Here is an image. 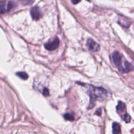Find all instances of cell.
<instances>
[{
    "label": "cell",
    "mask_w": 134,
    "mask_h": 134,
    "mask_svg": "<svg viewBox=\"0 0 134 134\" xmlns=\"http://www.w3.org/2000/svg\"><path fill=\"white\" fill-rule=\"evenodd\" d=\"M124 119L125 120V121L127 123H128L130 122V119H131V117L127 113H125L124 115Z\"/></svg>",
    "instance_id": "cell-13"
},
{
    "label": "cell",
    "mask_w": 134,
    "mask_h": 134,
    "mask_svg": "<svg viewBox=\"0 0 134 134\" xmlns=\"http://www.w3.org/2000/svg\"><path fill=\"white\" fill-rule=\"evenodd\" d=\"M16 75L23 80H27L28 78V74L25 72H18L16 73Z\"/></svg>",
    "instance_id": "cell-11"
},
{
    "label": "cell",
    "mask_w": 134,
    "mask_h": 134,
    "mask_svg": "<svg viewBox=\"0 0 134 134\" xmlns=\"http://www.w3.org/2000/svg\"><path fill=\"white\" fill-rule=\"evenodd\" d=\"M124 64V73H127L133 70L132 65L130 63H129L128 61H127V60H125Z\"/></svg>",
    "instance_id": "cell-9"
},
{
    "label": "cell",
    "mask_w": 134,
    "mask_h": 134,
    "mask_svg": "<svg viewBox=\"0 0 134 134\" xmlns=\"http://www.w3.org/2000/svg\"><path fill=\"white\" fill-rule=\"evenodd\" d=\"M117 111L118 113H122L126 110V106L124 103L119 101L117 106H116Z\"/></svg>",
    "instance_id": "cell-8"
},
{
    "label": "cell",
    "mask_w": 134,
    "mask_h": 134,
    "mask_svg": "<svg viewBox=\"0 0 134 134\" xmlns=\"http://www.w3.org/2000/svg\"><path fill=\"white\" fill-rule=\"evenodd\" d=\"M88 91V95L90 96L88 109L93 108L95 105L96 99H104L107 96V92L102 87H97L91 86Z\"/></svg>",
    "instance_id": "cell-1"
},
{
    "label": "cell",
    "mask_w": 134,
    "mask_h": 134,
    "mask_svg": "<svg viewBox=\"0 0 134 134\" xmlns=\"http://www.w3.org/2000/svg\"><path fill=\"white\" fill-rule=\"evenodd\" d=\"M87 46L88 49L94 52L98 51L100 49V46L99 45V44L96 43L92 39H88L87 40Z\"/></svg>",
    "instance_id": "cell-5"
},
{
    "label": "cell",
    "mask_w": 134,
    "mask_h": 134,
    "mask_svg": "<svg viewBox=\"0 0 134 134\" xmlns=\"http://www.w3.org/2000/svg\"><path fill=\"white\" fill-rule=\"evenodd\" d=\"M112 131L113 134H121L120 125L117 122H113L112 124Z\"/></svg>",
    "instance_id": "cell-7"
},
{
    "label": "cell",
    "mask_w": 134,
    "mask_h": 134,
    "mask_svg": "<svg viewBox=\"0 0 134 134\" xmlns=\"http://www.w3.org/2000/svg\"><path fill=\"white\" fill-rule=\"evenodd\" d=\"M7 2L6 1H0V14H3L8 12L7 8Z\"/></svg>",
    "instance_id": "cell-10"
},
{
    "label": "cell",
    "mask_w": 134,
    "mask_h": 134,
    "mask_svg": "<svg viewBox=\"0 0 134 134\" xmlns=\"http://www.w3.org/2000/svg\"><path fill=\"white\" fill-rule=\"evenodd\" d=\"M118 22L120 26L124 27H128L131 24V21L130 19L123 16H120L119 17Z\"/></svg>",
    "instance_id": "cell-6"
},
{
    "label": "cell",
    "mask_w": 134,
    "mask_h": 134,
    "mask_svg": "<svg viewBox=\"0 0 134 134\" xmlns=\"http://www.w3.org/2000/svg\"><path fill=\"white\" fill-rule=\"evenodd\" d=\"M30 15L34 20H38L42 15V13L40 8L37 6L32 7L30 10Z\"/></svg>",
    "instance_id": "cell-4"
},
{
    "label": "cell",
    "mask_w": 134,
    "mask_h": 134,
    "mask_svg": "<svg viewBox=\"0 0 134 134\" xmlns=\"http://www.w3.org/2000/svg\"><path fill=\"white\" fill-rule=\"evenodd\" d=\"M64 118L68 120H70V121H72L74 120V116L70 113H66L64 115Z\"/></svg>",
    "instance_id": "cell-12"
},
{
    "label": "cell",
    "mask_w": 134,
    "mask_h": 134,
    "mask_svg": "<svg viewBox=\"0 0 134 134\" xmlns=\"http://www.w3.org/2000/svg\"><path fill=\"white\" fill-rule=\"evenodd\" d=\"M102 114V109L100 108H98L95 112L94 114L95 115H96L97 116H100Z\"/></svg>",
    "instance_id": "cell-15"
},
{
    "label": "cell",
    "mask_w": 134,
    "mask_h": 134,
    "mask_svg": "<svg viewBox=\"0 0 134 134\" xmlns=\"http://www.w3.org/2000/svg\"><path fill=\"white\" fill-rule=\"evenodd\" d=\"M113 58V61L115 65L118 68V70L121 72H123L124 71V67L122 66V55L118 52V51H115L113 52L112 55Z\"/></svg>",
    "instance_id": "cell-2"
},
{
    "label": "cell",
    "mask_w": 134,
    "mask_h": 134,
    "mask_svg": "<svg viewBox=\"0 0 134 134\" xmlns=\"http://www.w3.org/2000/svg\"><path fill=\"white\" fill-rule=\"evenodd\" d=\"M42 94L45 96H48L49 95V91L47 88H44L42 91Z\"/></svg>",
    "instance_id": "cell-14"
},
{
    "label": "cell",
    "mask_w": 134,
    "mask_h": 134,
    "mask_svg": "<svg viewBox=\"0 0 134 134\" xmlns=\"http://www.w3.org/2000/svg\"><path fill=\"white\" fill-rule=\"evenodd\" d=\"M59 44V39L57 37L50 39L46 43L44 44L45 49L49 51H53L58 48Z\"/></svg>",
    "instance_id": "cell-3"
},
{
    "label": "cell",
    "mask_w": 134,
    "mask_h": 134,
    "mask_svg": "<svg viewBox=\"0 0 134 134\" xmlns=\"http://www.w3.org/2000/svg\"><path fill=\"white\" fill-rule=\"evenodd\" d=\"M71 2H72V3L73 4H75L77 3H79L80 1H72Z\"/></svg>",
    "instance_id": "cell-16"
}]
</instances>
